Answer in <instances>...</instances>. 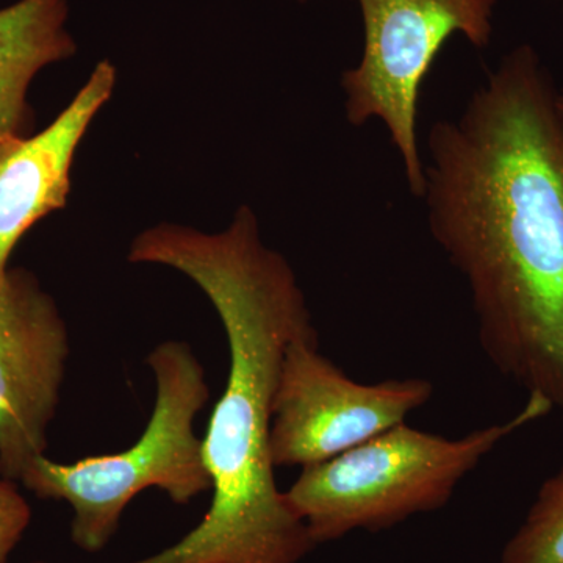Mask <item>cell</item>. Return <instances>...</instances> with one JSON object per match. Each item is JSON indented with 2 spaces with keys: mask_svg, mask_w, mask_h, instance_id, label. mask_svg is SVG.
<instances>
[{
  "mask_svg": "<svg viewBox=\"0 0 563 563\" xmlns=\"http://www.w3.org/2000/svg\"><path fill=\"white\" fill-rule=\"evenodd\" d=\"M498 563H563V465L540 485Z\"/></svg>",
  "mask_w": 563,
  "mask_h": 563,
  "instance_id": "cell-10",
  "label": "cell"
},
{
  "mask_svg": "<svg viewBox=\"0 0 563 563\" xmlns=\"http://www.w3.org/2000/svg\"><path fill=\"white\" fill-rule=\"evenodd\" d=\"M551 413L547 399L529 395L510 420L459 439L402 422L331 461L302 468L285 498L314 544L354 531H384L413 515L442 509L499 443Z\"/></svg>",
  "mask_w": 563,
  "mask_h": 563,
  "instance_id": "cell-3",
  "label": "cell"
},
{
  "mask_svg": "<svg viewBox=\"0 0 563 563\" xmlns=\"http://www.w3.org/2000/svg\"><path fill=\"white\" fill-rule=\"evenodd\" d=\"M157 396L139 442L117 454L73 463L41 455L20 483L40 499L65 501L73 509L70 539L98 553L113 539L121 517L141 492L158 488L173 503L190 504L211 488L195 420L210 391L206 372L190 344L165 342L147 357Z\"/></svg>",
  "mask_w": 563,
  "mask_h": 563,
  "instance_id": "cell-4",
  "label": "cell"
},
{
  "mask_svg": "<svg viewBox=\"0 0 563 563\" xmlns=\"http://www.w3.org/2000/svg\"><path fill=\"white\" fill-rule=\"evenodd\" d=\"M31 521V504L20 492L16 481L0 476V563H10V555Z\"/></svg>",
  "mask_w": 563,
  "mask_h": 563,
  "instance_id": "cell-11",
  "label": "cell"
},
{
  "mask_svg": "<svg viewBox=\"0 0 563 563\" xmlns=\"http://www.w3.org/2000/svg\"><path fill=\"white\" fill-rule=\"evenodd\" d=\"M559 107H561V111L563 114V90L559 91Z\"/></svg>",
  "mask_w": 563,
  "mask_h": 563,
  "instance_id": "cell-12",
  "label": "cell"
},
{
  "mask_svg": "<svg viewBox=\"0 0 563 563\" xmlns=\"http://www.w3.org/2000/svg\"><path fill=\"white\" fill-rule=\"evenodd\" d=\"M133 263L169 266L213 303L229 344V376L202 439L211 503L201 523L131 563H301L317 544L274 476L273 399L285 351L318 333L291 266L262 242L247 207L228 231L158 224L136 236Z\"/></svg>",
  "mask_w": 563,
  "mask_h": 563,
  "instance_id": "cell-2",
  "label": "cell"
},
{
  "mask_svg": "<svg viewBox=\"0 0 563 563\" xmlns=\"http://www.w3.org/2000/svg\"><path fill=\"white\" fill-rule=\"evenodd\" d=\"M531 46L429 133V229L468 284L496 372L563 421V114Z\"/></svg>",
  "mask_w": 563,
  "mask_h": 563,
  "instance_id": "cell-1",
  "label": "cell"
},
{
  "mask_svg": "<svg viewBox=\"0 0 563 563\" xmlns=\"http://www.w3.org/2000/svg\"><path fill=\"white\" fill-rule=\"evenodd\" d=\"M301 2H303V0H301Z\"/></svg>",
  "mask_w": 563,
  "mask_h": 563,
  "instance_id": "cell-13",
  "label": "cell"
},
{
  "mask_svg": "<svg viewBox=\"0 0 563 563\" xmlns=\"http://www.w3.org/2000/svg\"><path fill=\"white\" fill-rule=\"evenodd\" d=\"M365 25L358 66L343 74L346 118L362 125L379 118L401 155L410 191L424 192L417 114L422 80L443 44L463 33L476 47L492 36L496 0H357Z\"/></svg>",
  "mask_w": 563,
  "mask_h": 563,
  "instance_id": "cell-5",
  "label": "cell"
},
{
  "mask_svg": "<svg viewBox=\"0 0 563 563\" xmlns=\"http://www.w3.org/2000/svg\"><path fill=\"white\" fill-rule=\"evenodd\" d=\"M117 70L99 63L79 95L44 131L0 139V285L22 236L68 201L70 166L85 132L113 92Z\"/></svg>",
  "mask_w": 563,
  "mask_h": 563,
  "instance_id": "cell-8",
  "label": "cell"
},
{
  "mask_svg": "<svg viewBox=\"0 0 563 563\" xmlns=\"http://www.w3.org/2000/svg\"><path fill=\"white\" fill-rule=\"evenodd\" d=\"M66 21V0H18L0 9V139L31 135L32 80L76 52Z\"/></svg>",
  "mask_w": 563,
  "mask_h": 563,
  "instance_id": "cell-9",
  "label": "cell"
},
{
  "mask_svg": "<svg viewBox=\"0 0 563 563\" xmlns=\"http://www.w3.org/2000/svg\"><path fill=\"white\" fill-rule=\"evenodd\" d=\"M68 357L57 303L35 274L10 268L0 285V476L20 483L46 455Z\"/></svg>",
  "mask_w": 563,
  "mask_h": 563,
  "instance_id": "cell-7",
  "label": "cell"
},
{
  "mask_svg": "<svg viewBox=\"0 0 563 563\" xmlns=\"http://www.w3.org/2000/svg\"><path fill=\"white\" fill-rule=\"evenodd\" d=\"M433 385L421 377L361 384L320 352L318 333L290 343L273 399V465L307 466L331 461L406 422L431 401Z\"/></svg>",
  "mask_w": 563,
  "mask_h": 563,
  "instance_id": "cell-6",
  "label": "cell"
}]
</instances>
